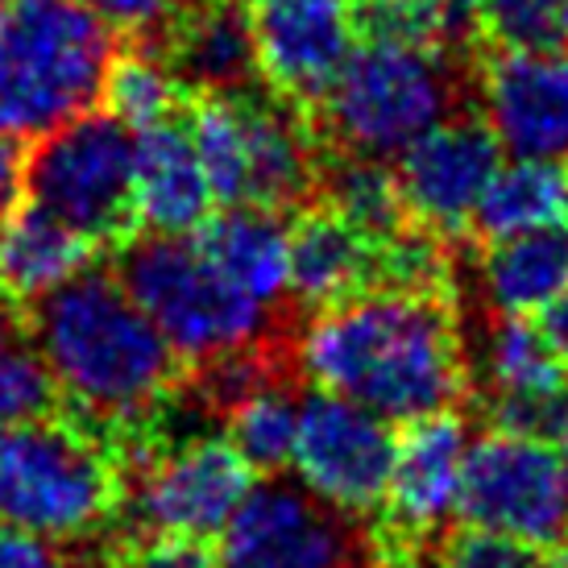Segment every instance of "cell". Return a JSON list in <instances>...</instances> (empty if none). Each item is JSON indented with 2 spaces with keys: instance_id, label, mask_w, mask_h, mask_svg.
<instances>
[{
  "instance_id": "37",
  "label": "cell",
  "mask_w": 568,
  "mask_h": 568,
  "mask_svg": "<svg viewBox=\"0 0 568 568\" xmlns=\"http://www.w3.org/2000/svg\"><path fill=\"white\" fill-rule=\"evenodd\" d=\"M539 328L548 336V345H552L560 357H568V286L544 307V324H539Z\"/></svg>"
},
{
  "instance_id": "41",
  "label": "cell",
  "mask_w": 568,
  "mask_h": 568,
  "mask_svg": "<svg viewBox=\"0 0 568 568\" xmlns=\"http://www.w3.org/2000/svg\"><path fill=\"white\" fill-rule=\"evenodd\" d=\"M245 4H266V0H245Z\"/></svg>"
},
{
  "instance_id": "31",
  "label": "cell",
  "mask_w": 568,
  "mask_h": 568,
  "mask_svg": "<svg viewBox=\"0 0 568 568\" xmlns=\"http://www.w3.org/2000/svg\"><path fill=\"white\" fill-rule=\"evenodd\" d=\"M486 410L489 424L498 432H515V436H531V440L548 444H560L568 436V386L486 398Z\"/></svg>"
},
{
  "instance_id": "19",
  "label": "cell",
  "mask_w": 568,
  "mask_h": 568,
  "mask_svg": "<svg viewBox=\"0 0 568 568\" xmlns=\"http://www.w3.org/2000/svg\"><path fill=\"white\" fill-rule=\"evenodd\" d=\"M191 104V100H187ZM133 207L138 229L191 237L212 216V187L195 154L187 109L138 129L133 138Z\"/></svg>"
},
{
  "instance_id": "4",
  "label": "cell",
  "mask_w": 568,
  "mask_h": 568,
  "mask_svg": "<svg viewBox=\"0 0 568 568\" xmlns=\"http://www.w3.org/2000/svg\"><path fill=\"white\" fill-rule=\"evenodd\" d=\"M116 444L71 415L0 427V527L75 544L121 515Z\"/></svg>"
},
{
  "instance_id": "22",
  "label": "cell",
  "mask_w": 568,
  "mask_h": 568,
  "mask_svg": "<svg viewBox=\"0 0 568 568\" xmlns=\"http://www.w3.org/2000/svg\"><path fill=\"white\" fill-rule=\"evenodd\" d=\"M95 245L42 207H13L0 229V295L9 307H30L83 266H92Z\"/></svg>"
},
{
  "instance_id": "21",
  "label": "cell",
  "mask_w": 568,
  "mask_h": 568,
  "mask_svg": "<svg viewBox=\"0 0 568 568\" xmlns=\"http://www.w3.org/2000/svg\"><path fill=\"white\" fill-rule=\"evenodd\" d=\"M286 229L291 224L266 207H224L191 241L237 291L274 312L286 303Z\"/></svg>"
},
{
  "instance_id": "32",
  "label": "cell",
  "mask_w": 568,
  "mask_h": 568,
  "mask_svg": "<svg viewBox=\"0 0 568 568\" xmlns=\"http://www.w3.org/2000/svg\"><path fill=\"white\" fill-rule=\"evenodd\" d=\"M440 568H548V556L523 539L465 527L444 544Z\"/></svg>"
},
{
  "instance_id": "11",
  "label": "cell",
  "mask_w": 568,
  "mask_h": 568,
  "mask_svg": "<svg viewBox=\"0 0 568 568\" xmlns=\"http://www.w3.org/2000/svg\"><path fill=\"white\" fill-rule=\"evenodd\" d=\"M457 515L465 527L523 539L539 552L568 548V460L560 444L498 427L469 440Z\"/></svg>"
},
{
  "instance_id": "25",
  "label": "cell",
  "mask_w": 568,
  "mask_h": 568,
  "mask_svg": "<svg viewBox=\"0 0 568 568\" xmlns=\"http://www.w3.org/2000/svg\"><path fill=\"white\" fill-rule=\"evenodd\" d=\"M316 204H328L332 212H341L345 221H353L374 241L390 237L407 224L395 166H386L378 159L341 154V150H324V159H320Z\"/></svg>"
},
{
  "instance_id": "13",
  "label": "cell",
  "mask_w": 568,
  "mask_h": 568,
  "mask_svg": "<svg viewBox=\"0 0 568 568\" xmlns=\"http://www.w3.org/2000/svg\"><path fill=\"white\" fill-rule=\"evenodd\" d=\"M503 166V142L486 116L453 112L395 159V183L410 224L457 241L474 224L477 200Z\"/></svg>"
},
{
  "instance_id": "28",
  "label": "cell",
  "mask_w": 568,
  "mask_h": 568,
  "mask_svg": "<svg viewBox=\"0 0 568 568\" xmlns=\"http://www.w3.org/2000/svg\"><path fill=\"white\" fill-rule=\"evenodd\" d=\"M100 100L109 104V112L121 125L138 133V129L159 125V121H166L174 112H183L191 95L174 83V75L154 54H145L138 47H121L109 67V80H104V95Z\"/></svg>"
},
{
  "instance_id": "7",
  "label": "cell",
  "mask_w": 568,
  "mask_h": 568,
  "mask_svg": "<svg viewBox=\"0 0 568 568\" xmlns=\"http://www.w3.org/2000/svg\"><path fill=\"white\" fill-rule=\"evenodd\" d=\"M112 274L179 362L207 365L229 353L274 345L270 307L229 283L191 237L138 229L116 245Z\"/></svg>"
},
{
  "instance_id": "12",
  "label": "cell",
  "mask_w": 568,
  "mask_h": 568,
  "mask_svg": "<svg viewBox=\"0 0 568 568\" xmlns=\"http://www.w3.org/2000/svg\"><path fill=\"white\" fill-rule=\"evenodd\" d=\"M395 427L353 398L312 390L300 403V436L291 469L312 494L348 515L378 510L395 465Z\"/></svg>"
},
{
  "instance_id": "18",
  "label": "cell",
  "mask_w": 568,
  "mask_h": 568,
  "mask_svg": "<svg viewBox=\"0 0 568 568\" xmlns=\"http://www.w3.org/2000/svg\"><path fill=\"white\" fill-rule=\"evenodd\" d=\"M187 95H221L262 88L253 54V21L245 0H200L174 13L150 50Z\"/></svg>"
},
{
  "instance_id": "40",
  "label": "cell",
  "mask_w": 568,
  "mask_h": 568,
  "mask_svg": "<svg viewBox=\"0 0 568 568\" xmlns=\"http://www.w3.org/2000/svg\"><path fill=\"white\" fill-rule=\"evenodd\" d=\"M560 453H565V460H568V436H565V440H560Z\"/></svg>"
},
{
  "instance_id": "20",
  "label": "cell",
  "mask_w": 568,
  "mask_h": 568,
  "mask_svg": "<svg viewBox=\"0 0 568 568\" xmlns=\"http://www.w3.org/2000/svg\"><path fill=\"white\" fill-rule=\"evenodd\" d=\"M568 286V233L560 224L481 241L477 291L486 312L536 316Z\"/></svg>"
},
{
  "instance_id": "10",
  "label": "cell",
  "mask_w": 568,
  "mask_h": 568,
  "mask_svg": "<svg viewBox=\"0 0 568 568\" xmlns=\"http://www.w3.org/2000/svg\"><path fill=\"white\" fill-rule=\"evenodd\" d=\"M382 539L365 515L324 503L300 477L253 481L221 531V568H378Z\"/></svg>"
},
{
  "instance_id": "34",
  "label": "cell",
  "mask_w": 568,
  "mask_h": 568,
  "mask_svg": "<svg viewBox=\"0 0 568 568\" xmlns=\"http://www.w3.org/2000/svg\"><path fill=\"white\" fill-rule=\"evenodd\" d=\"M129 568H221V560L195 539H138L125 548Z\"/></svg>"
},
{
  "instance_id": "39",
  "label": "cell",
  "mask_w": 568,
  "mask_h": 568,
  "mask_svg": "<svg viewBox=\"0 0 568 568\" xmlns=\"http://www.w3.org/2000/svg\"><path fill=\"white\" fill-rule=\"evenodd\" d=\"M560 42H568V13H565V26H560Z\"/></svg>"
},
{
  "instance_id": "8",
  "label": "cell",
  "mask_w": 568,
  "mask_h": 568,
  "mask_svg": "<svg viewBox=\"0 0 568 568\" xmlns=\"http://www.w3.org/2000/svg\"><path fill=\"white\" fill-rule=\"evenodd\" d=\"M21 191L83 241L121 245L138 233L133 133L112 112H83L50 129L21 162Z\"/></svg>"
},
{
  "instance_id": "24",
  "label": "cell",
  "mask_w": 568,
  "mask_h": 568,
  "mask_svg": "<svg viewBox=\"0 0 568 568\" xmlns=\"http://www.w3.org/2000/svg\"><path fill=\"white\" fill-rule=\"evenodd\" d=\"M568 216V171L552 159H515L498 166L489 187L481 191L474 229L481 241L548 229Z\"/></svg>"
},
{
  "instance_id": "15",
  "label": "cell",
  "mask_w": 568,
  "mask_h": 568,
  "mask_svg": "<svg viewBox=\"0 0 568 568\" xmlns=\"http://www.w3.org/2000/svg\"><path fill=\"white\" fill-rule=\"evenodd\" d=\"M477 92L515 159H568V50H481Z\"/></svg>"
},
{
  "instance_id": "3",
  "label": "cell",
  "mask_w": 568,
  "mask_h": 568,
  "mask_svg": "<svg viewBox=\"0 0 568 568\" xmlns=\"http://www.w3.org/2000/svg\"><path fill=\"white\" fill-rule=\"evenodd\" d=\"M121 33L80 0H0V129L42 138L95 109Z\"/></svg>"
},
{
  "instance_id": "6",
  "label": "cell",
  "mask_w": 568,
  "mask_h": 568,
  "mask_svg": "<svg viewBox=\"0 0 568 568\" xmlns=\"http://www.w3.org/2000/svg\"><path fill=\"white\" fill-rule=\"evenodd\" d=\"M460 95L465 80L448 50L362 42L312 112V129L324 150L386 162L444 116L465 112Z\"/></svg>"
},
{
  "instance_id": "36",
  "label": "cell",
  "mask_w": 568,
  "mask_h": 568,
  "mask_svg": "<svg viewBox=\"0 0 568 568\" xmlns=\"http://www.w3.org/2000/svg\"><path fill=\"white\" fill-rule=\"evenodd\" d=\"M21 162H26V154H21L17 138L0 129V221L13 212L17 195H21Z\"/></svg>"
},
{
  "instance_id": "17",
  "label": "cell",
  "mask_w": 568,
  "mask_h": 568,
  "mask_svg": "<svg viewBox=\"0 0 568 568\" xmlns=\"http://www.w3.org/2000/svg\"><path fill=\"white\" fill-rule=\"evenodd\" d=\"M378 291V241L328 204H307L286 229V303L328 312Z\"/></svg>"
},
{
  "instance_id": "1",
  "label": "cell",
  "mask_w": 568,
  "mask_h": 568,
  "mask_svg": "<svg viewBox=\"0 0 568 568\" xmlns=\"http://www.w3.org/2000/svg\"><path fill=\"white\" fill-rule=\"evenodd\" d=\"M26 328L71 419L112 440L116 453L142 444L179 395L183 369L174 348L112 270L83 266L75 278L30 303Z\"/></svg>"
},
{
  "instance_id": "29",
  "label": "cell",
  "mask_w": 568,
  "mask_h": 568,
  "mask_svg": "<svg viewBox=\"0 0 568 568\" xmlns=\"http://www.w3.org/2000/svg\"><path fill=\"white\" fill-rule=\"evenodd\" d=\"M54 382L26 320L0 307V427L42 419L54 410Z\"/></svg>"
},
{
  "instance_id": "2",
  "label": "cell",
  "mask_w": 568,
  "mask_h": 568,
  "mask_svg": "<svg viewBox=\"0 0 568 568\" xmlns=\"http://www.w3.org/2000/svg\"><path fill=\"white\" fill-rule=\"evenodd\" d=\"M300 369L386 424H410L453 410L465 390V341L448 295L369 291L316 312L300 332Z\"/></svg>"
},
{
  "instance_id": "23",
  "label": "cell",
  "mask_w": 568,
  "mask_h": 568,
  "mask_svg": "<svg viewBox=\"0 0 568 568\" xmlns=\"http://www.w3.org/2000/svg\"><path fill=\"white\" fill-rule=\"evenodd\" d=\"M474 365L481 395H527V390H556L568 386L565 357L548 345L539 324L527 316H498L486 312V324L474 341V357H465V374Z\"/></svg>"
},
{
  "instance_id": "16",
  "label": "cell",
  "mask_w": 568,
  "mask_h": 568,
  "mask_svg": "<svg viewBox=\"0 0 568 568\" xmlns=\"http://www.w3.org/2000/svg\"><path fill=\"white\" fill-rule=\"evenodd\" d=\"M465 457H469V424L457 410H436V415L403 424L386 498H382L386 544L427 539L457 515Z\"/></svg>"
},
{
  "instance_id": "26",
  "label": "cell",
  "mask_w": 568,
  "mask_h": 568,
  "mask_svg": "<svg viewBox=\"0 0 568 568\" xmlns=\"http://www.w3.org/2000/svg\"><path fill=\"white\" fill-rule=\"evenodd\" d=\"M224 440L241 453L253 474H286L300 436V398L286 378H270L229 407Z\"/></svg>"
},
{
  "instance_id": "30",
  "label": "cell",
  "mask_w": 568,
  "mask_h": 568,
  "mask_svg": "<svg viewBox=\"0 0 568 568\" xmlns=\"http://www.w3.org/2000/svg\"><path fill=\"white\" fill-rule=\"evenodd\" d=\"M481 50L560 47L568 0H465Z\"/></svg>"
},
{
  "instance_id": "9",
  "label": "cell",
  "mask_w": 568,
  "mask_h": 568,
  "mask_svg": "<svg viewBox=\"0 0 568 568\" xmlns=\"http://www.w3.org/2000/svg\"><path fill=\"white\" fill-rule=\"evenodd\" d=\"M121 510L138 539H195L207 544L237 515L253 486V469L224 436L191 432L121 457Z\"/></svg>"
},
{
  "instance_id": "5",
  "label": "cell",
  "mask_w": 568,
  "mask_h": 568,
  "mask_svg": "<svg viewBox=\"0 0 568 568\" xmlns=\"http://www.w3.org/2000/svg\"><path fill=\"white\" fill-rule=\"evenodd\" d=\"M187 129L212 200L224 207H266L283 216L316 204L324 142L307 112L266 88L191 95Z\"/></svg>"
},
{
  "instance_id": "35",
  "label": "cell",
  "mask_w": 568,
  "mask_h": 568,
  "mask_svg": "<svg viewBox=\"0 0 568 568\" xmlns=\"http://www.w3.org/2000/svg\"><path fill=\"white\" fill-rule=\"evenodd\" d=\"M0 568H80L75 556L63 552V544L17 527H0Z\"/></svg>"
},
{
  "instance_id": "27",
  "label": "cell",
  "mask_w": 568,
  "mask_h": 568,
  "mask_svg": "<svg viewBox=\"0 0 568 568\" xmlns=\"http://www.w3.org/2000/svg\"><path fill=\"white\" fill-rule=\"evenodd\" d=\"M348 9L353 30L365 42L469 54V33L457 13V0H353Z\"/></svg>"
},
{
  "instance_id": "33",
  "label": "cell",
  "mask_w": 568,
  "mask_h": 568,
  "mask_svg": "<svg viewBox=\"0 0 568 568\" xmlns=\"http://www.w3.org/2000/svg\"><path fill=\"white\" fill-rule=\"evenodd\" d=\"M83 9H92L100 21H109L116 33L133 38L138 50H150L162 42L166 26L174 21V0H80Z\"/></svg>"
},
{
  "instance_id": "14",
  "label": "cell",
  "mask_w": 568,
  "mask_h": 568,
  "mask_svg": "<svg viewBox=\"0 0 568 568\" xmlns=\"http://www.w3.org/2000/svg\"><path fill=\"white\" fill-rule=\"evenodd\" d=\"M250 21L262 88L312 116L357 47L348 0H266Z\"/></svg>"
},
{
  "instance_id": "38",
  "label": "cell",
  "mask_w": 568,
  "mask_h": 568,
  "mask_svg": "<svg viewBox=\"0 0 568 568\" xmlns=\"http://www.w3.org/2000/svg\"><path fill=\"white\" fill-rule=\"evenodd\" d=\"M548 568H568V548H560V552H556V560H548Z\"/></svg>"
}]
</instances>
